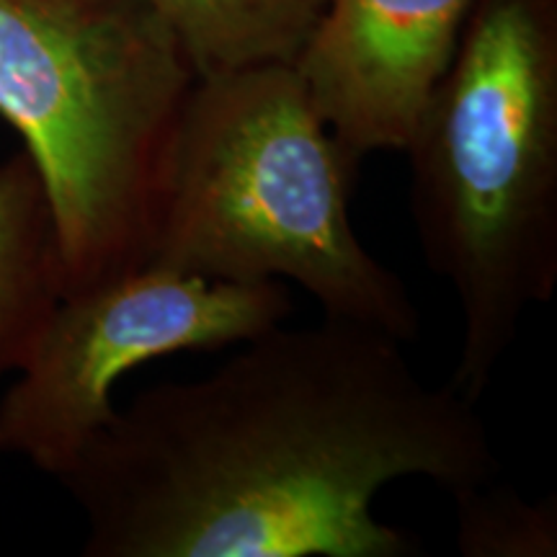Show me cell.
Segmentation results:
<instances>
[{"label": "cell", "mask_w": 557, "mask_h": 557, "mask_svg": "<svg viewBox=\"0 0 557 557\" xmlns=\"http://www.w3.org/2000/svg\"><path fill=\"white\" fill-rule=\"evenodd\" d=\"M62 299L58 233L26 150L0 160V377L29 359Z\"/></svg>", "instance_id": "52a82bcc"}, {"label": "cell", "mask_w": 557, "mask_h": 557, "mask_svg": "<svg viewBox=\"0 0 557 557\" xmlns=\"http://www.w3.org/2000/svg\"><path fill=\"white\" fill-rule=\"evenodd\" d=\"M457 547L465 557H555L557 500H524L511 485L455 493Z\"/></svg>", "instance_id": "9c48e42d"}, {"label": "cell", "mask_w": 557, "mask_h": 557, "mask_svg": "<svg viewBox=\"0 0 557 557\" xmlns=\"http://www.w3.org/2000/svg\"><path fill=\"white\" fill-rule=\"evenodd\" d=\"M403 152L423 261L457 297L451 385L478 406L557 287V0H472Z\"/></svg>", "instance_id": "7a4b0ae2"}, {"label": "cell", "mask_w": 557, "mask_h": 557, "mask_svg": "<svg viewBox=\"0 0 557 557\" xmlns=\"http://www.w3.org/2000/svg\"><path fill=\"white\" fill-rule=\"evenodd\" d=\"M359 171L295 65L199 75L148 261L212 282H295L329 318L406 344L421 329L413 297L351 225Z\"/></svg>", "instance_id": "3957f363"}, {"label": "cell", "mask_w": 557, "mask_h": 557, "mask_svg": "<svg viewBox=\"0 0 557 557\" xmlns=\"http://www.w3.org/2000/svg\"><path fill=\"white\" fill-rule=\"evenodd\" d=\"M197 78L152 0H0V116L45 184L62 297L148 263Z\"/></svg>", "instance_id": "277c9868"}, {"label": "cell", "mask_w": 557, "mask_h": 557, "mask_svg": "<svg viewBox=\"0 0 557 557\" xmlns=\"http://www.w3.org/2000/svg\"><path fill=\"white\" fill-rule=\"evenodd\" d=\"M292 315L284 282H212L143 263L62 297L0 400V451L60 478L114 416L129 369L246 344Z\"/></svg>", "instance_id": "5b68a950"}, {"label": "cell", "mask_w": 557, "mask_h": 557, "mask_svg": "<svg viewBox=\"0 0 557 557\" xmlns=\"http://www.w3.org/2000/svg\"><path fill=\"white\" fill-rule=\"evenodd\" d=\"M197 75L292 65L329 0H152Z\"/></svg>", "instance_id": "ba28073f"}, {"label": "cell", "mask_w": 557, "mask_h": 557, "mask_svg": "<svg viewBox=\"0 0 557 557\" xmlns=\"http://www.w3.org/2000/svg\"><path fill=\"white\" fill-rule=\"evenodd\" d=\"M498 475L475 403L426 385L400 338L325 315L139 393L60 483L88 557H410L418 542L374 517L382 487L455 496Z\"/></svg>", "instance_id": "6da1fadb"}, {"label": "cell", "mask_w": 557, "mask_h": 557, "mask_svg": "<svg viewBox=\"0 0 557 557\" xmlns=\"http://www.w3.org/2000/svg\"><path fill=\"white\" fill-rule=\"evenodd\" d=\"M472 0H329L292 62L354 158L403 150L455 58Z\"/></svg>", "instance_id": "8992f818"}]
</instances>
